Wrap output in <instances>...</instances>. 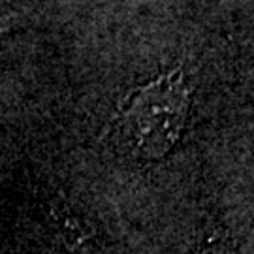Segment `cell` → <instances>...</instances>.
<instances>
[{"label":"cell","instance_id":"6da1fadb","mask_svg":"<svg viewBox=\"0 0 254 254\" xmlns=\"http://www.w3.org/2000/svg\"><path fill=\"white\" fill-rule=\"evenodd\" d=\"M192 108V83L183 64L128 91L115 109L113 128L139 160H162L181 141Z\"/></svg>","mask_w":254,"mask_h":254},{"label":"cell","instance_id":"7a4b0ae2","mask_svg":"<svg viewBox=\"0 0 254 254\" xmlns=\"http://www.w3.org/2000/svg\"><path fill=\"white\" fill-rule=\"evenodd\" d=\"M57 226H59V234L63 237L64 245L72 251V254H91L89 253L91 239H89L87 228L81 218L70 215L68 211H63L57 217Z\"/></svg>","mask_w":254,"mask_h":254},{"label":"cell","instance_id":"3957f363","mask_svg":"<svg viewBox=\"0 0 254 254\" xmlns=\"http://www.w3.org/2000/svg\"><path fill=\"white\" fill-rule=\"evenodd\" d=\"M190 254H237V253L234 243L226 236L213 234L203 243H200V245L196 247Z\"/></svg>","mask_w":254,"mask_h":254},{"label":"cell","instance_id":"277c9868","mask_svg":"<svg viewBox=\"0 0 254 254\" xmlns=\"http://www.w3.org/2000/svg\"><path fill=\"white\" fill-rule=\"evenodd\" d=\"M17 15L15 13H4V15H0V36H4V34H8L11 32L15 25H17Z\"/></svg>","mask_w":254,"mask_h":254}]
</instances>
